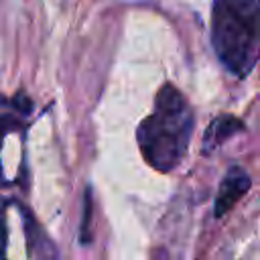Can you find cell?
<instances>
[{
	"mask_svg": "<svg viewBox=\"0 0 260 260\" xmlns=\"http://www.w3.org/2000/svg\"><path fill=\"white\" fill-rule=\"evenodd\" d=\"M195 128L193 108L179 87L165 83L152 112L138 124L136 140L142 158L158 173H169L179 167L189 150Z\"/></svg>",
	"mask_w": 260,
	"mask_h": 260,
	"instance_id": "cell-1",
	"label": "cell"
},
{
	"mask_svg": "<svg viewBox=\"0 0 260 260\" xmlns=\"http://www.w3.org/2000/svg\"><path fill=\"white\" fill-rule=\"evenodd\" d=\"M211 45L232 75L246 77L260 57V0H213Z\"/></svg>",
	"mask_w": 260,
	"mask_h": 260,
	"instance_id": "cell-2",
	"label": "cell"
},
{
	"mask_svg": "<svg viewBox=\"0 0 260 260\" xmlns=\"http://www.w3.org/2000/svg\"><path fill=\"white\" fill-rule=\"evenodd\" d=\"M250 183H252V179L242 167H238V165L230 167L228 173L223 175L219 189H217V195H215V205H213L215 217L225 215L234 207V203L240 201L242 195L250 189Z\"/></svg>",
	"mask_w": 260,
	"mask_h": 260,
	"instance_id": "cell-3",
	"label": "cell"
},
{
	"mask_svg": "<svg viewBox=\"0 0 260 260\" xmlns=\"http://www.w3.org/2000/svg\"><path fill=\"white\" fill-rule=\"evenodd\" d=\"M244 128V124L232 116V114H221L217 118L211 120V124L207 126V132H205V140H203V152L209 154L213 152L219 144H223L228 138H232L236 132H240Z\"/></svg>",
	"mask_w": 260,
	"mask_h": 260,
	"instance_id": "cell-4",
	"label": "cell"
},
{
	"mask_svg": "<svg viewBox=\"0 0 260 260\" xmlns=\"http://www.w3.org/2000/svg\"><path fill=\"white\" fill-rule=\"evenodd\" d=\"M89 223H91V193H85L83 199V221H81V242H87V232H89Z\"/></svg>",
	"mask_w": 260,
	"mask_h": 260,
	"instance_id": "cell-5",
	"label": "cell"
},
{
	"mask_svg": "<svg viewBox=\"0 0 260 260\" xmlns=\"http://www.w3.org/2000/svg\"><path fill=\"white\" fill-rule=\"evenodd\" d=\"M152 260H169V256H167V252L165 250H156V254H154V258Z\"/></svg>",
	"mask_w": 260,
	"mask_h": 260,
	"instance_id": "cell-6",
	"label": "cell"
}]
</instances>
